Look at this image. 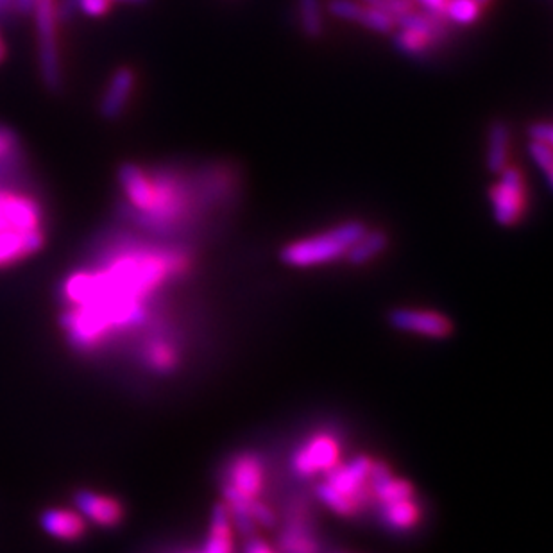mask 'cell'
<instances>
[{
  "label": "cell",
  "mask_w": 553,
  "mask_h": 553,
  "mask_svg": "<svg viewBox=\"0 0 553 553\" xmlns=\"http://www.w3.org/2000/svg\"><path fill=\"white\" fill-rule=\"evenodd\" d=\"M372 464L374 459L369 455H357L350 462H341L317 486L319 501L342 518H355L364 512L372 503Z\"/></svg>",
  "instance_id": "1"
},
{
  "label": "cell",
  "mask_w": 553,
  "mask_h": 553,
  "mask_svg": "<svg viewBox=\"0 0 553 553\" xmlns=\"http://www.w3.org/2000/svg\"><path fill=\"white\" fill-rule=\"evenodd\" d=\"M267 473L260 455L246 451L233 457L224 471V505L232 518L233 527L242 534H252L254 521L251 518L252 501L260 499L265 489Z\"/></svg>",
  "instance_id": "2"
},
{
  "label": "cell",
  "mask_w": 553,
  "mask_h": 553,
  "mask_svg": "<svg viewBox=\"0 0 553 553\" xmlns=\"http://www.w3.org/2000/svg\"><path fill=\"white\" fill-rule=\"evenodd\" d=\"M364 233L366 226L362 222H344L326 233H319L283 247L280 256L283 263L298 269L326 265L339 258H344Z\"/></svg>",
  "instance_id": "3"
},
{
  "label": "cell",
  "mask_w": 553,
  "mask_h": 553,
  "mask_svg": "<svg viewBox=\"0 0 553 553\" xmlns=\"http://www.w3.org/2000/svg\"><path fill=\"white\" fill-rule=\"evenodd\" d=\"M342 462V444L333 431H313L296 448L292 471L300 479L328 475Z\"/></svg>",
  "instance_id": "4"
},
{
  "label": "cell",
  "mask_w": 553,
  "mask_h": 553,
  "mask_svg": "<svg viewBox=\"0 0 553 553\" xmlns=\"http://www.w3.org/2000/svg\"><path fill=\"white\" fill-rule=\"evenodd\" d=\"M44 226L40 201L20 186H0V233L38 232Z\"/></svg>",
  "instance_id": "5"
},
{
  "label": "cell",
  "mask_w": 553,
  "mask_h": 553,
  "mask_svg": "<svg viewBox=\"0 0 553 553\" xmlns=\"http://www.w3.org/2000/svg\"><path fill=\"white\" fill-rule=\"evenodd\" d=\"M33 11L38 29L42 77L54 90L62 83V64L56 40V4L54 0H35Z\"/></svg>",
  "instance_id": "6"
},
{
  "label": "cell",
  "mask_w": 553,
  "mask_h": 553,
  "mask_svg": "<svg viewBox=\"0 0 553 553\" xmlns=\"http://www.w3.org/2000/svg\"><path fill=\"white\" fill-rule=\"evenodd\" d=\"M492 215L499 226L510 228L518 224L527 208V188L519 169L505 167L499 173V182L489 192Z\"/></svg>",
  "instance_id": "7"
},
{
  "label": "cell",
  "mask_w": 553,
  "mask_h": 553,
  "mask_svg": "<svg viewBox=\"0 0 553 553\" xmlns=\"http://www.w3.org/2000/svg\"><path fill=\"white\" fill-rule=\"evenodd\" d=\"M394 330L427 339H446L453 331V322L437 310L427 308H396L389 313Z\"/></svg>",
  "instance_id": "8"
},
{
  "label": "cell",
  "mask_w": 553,
  "mask_h": 553,
  "mask_svg": "<svg viewBox=\"0 0 553 553\" xmlns=\"http://www.w3.org/2000/svg\"><path fill=\"white\" fill-rule=\"evenodd\" d=\"M25 156L20 138L5 125H0V186H22Z\"/></svg>",
  "instance_id": "9"
},
{
  "label": "cell",
  "mask_w": 553,
  "mask_h": 553,
  "mask_svg": "<svg viewBox=\"0 0 553 553\" xmlns=\"http://www.w3.org/2000/svg\"><path fill=\"white\" fill-rule=\"evenodd\" d=\"M378 510L381 525L392 532H410L420 527L423 519V507L418 496L378 505Z\"/></svg>",
  "instance_id": "10"
},
{
  "label": "cell",
  "mask_w": 553,
  "mask_h": 553,
  "mask_svg": "<svg viewBox=\"0 0 553 553\" xmlns=\"http://www.w3.org/2000/svg\"><path fill=\"white\" fill-rule=\"evenodd\" d=\"M280 547L283 553H319V543L310 528L307 510L296 507L280 536Z\"/></svg>",
  "instance_id": "11"
},
{
  "label": "cell",
  "mask_w": 553,
  "mask_h": 553,
  "mask_svg": "<svg viewBox=\"0 0 553 553\" xmlns=\"http://www.w3.org/2000/svg\"><path fill=\"white\" fill-rule=\"evenodd\" d=\"M79 510L101 527H117L123 518L121 501L99 492L81 491L75 496Z\"/></svg>",
  "instance_id": "12"
},
{
  "label": "cell",
  "mask_w": 553,
  "mask_h": 553,
  "mask_svg": "<svg viewBox=\"0 0 553 553\" xmlns=\"http://www.w3.org/2000/svg\"><path fill=\"white\" fill-rule=\"evenodd\" d=\"M45 242L44 230L38 232H2L0 233V267L13 265L29 254L38 252Z\"/></svg>",
  "instance_id": "13"
},
{
  "label": "cell",
  "mask_w": 553,
  "mask_h": 553,
  "mask_svg": "<svg viewBox=\"0 0 553 553\" xmlns=\"http://www.w3.org/2000/svg\"><path fill=\"white\" fill-rule=\"evenodd\" d=\"M134 90V72L127 66L119 68L110 83H108V88L103 95V101H101V114L106 117V119H117L121 117L125 110V104L129 103L131 99V94Z\"/></svg>",
  "instance_id": "14"
},
{
  "label": "cell",
  "mask_w": 553,
  "mask_h": 553,
  "mask_svg": "<svg viewBox=\"0 0 553 553\" xmlns=\"http://www.w3.org/2000/svg\"><path fill=\"white\" fill-rule=\"evenodd\" d=\"M42 527L54 538L63 541H75L84 534L86 523L84 519L74 512L64 509L47 510L42 518Z\"/></svg>",
  "instance_id": "15"
},
{
  "label": "cell",
  "mask_w": 553,
  "mask_h": 553,
  "mask_svg": "<svg viewBox=\"0 0 553 553\" xmlns=\"http://www.w3.org/2000/svg\"><path fill=\"white\" fill-rule=\"evenodd\" d=\"M145 364L158 372H167L180 364L178 348L165 337H153L143 344Z\"/></svg>",
  "instance_id": "16"
},
{
  "label": "cell",
  "mask_w": 553,
  "mask_h": 553,
  "mask_svg": "<svg viewBox=\"0 0 553 553\" xmlns=\"http://www.w3.org/2000/svg\"><path fill=\"white\" fill-rule=\"evenodd\" d=\"M488 169L492 174H499L509 162L510 131L505 123H494L488 136Z\"/></svg>",
  "instance_id": "17"
},
{
  "label": "cell",
  "mask_w": 553,
  "mask_h": 553,
  "mask_svg": "<svg viewBox=\"0 0 553 553\" xmlns=\"http://www.w3.org/2000/svg\"><path fill=\"white\" fill-rule=\"evenodd\" d=\"M389 244V239L383 232H368L351 246L344 256L353 265H366L372 258L381 254Z\"/></svg>",
  "instance_id": "18"
},
{
  "label": "cell",
  "mask_w": 553,
  "mask_h": 553,
  "mask_svg": "<svg viewBox=\"0 0 553 553\" xmlns=\"http://www.w3.org/2000/svg\"><path fill=\"white\" fill-rule=\"evenodd\" d=\"M301 29L308 38H319L322 35V11L319 0H298Z\"/></svg>",
  "instance_id": "19"
},
{
  "label": "cell",
  "mask_w": 553,
  "mask_h": 553,
  "mask_svg": "<svg viewBox=\"0 0 553 553\" xmlns=\"http://www.w3.org/2000/svg\"><path fill=\"white\" fill-rule=\"evenodd\" d=\"M444 16L457 25H471L479 20L480 7L473 0H448Z\"/></svg>",
  "instance_id": "20"
},
{
  "label": "cell",
  "mask_w": 553,
  "mask_h": 553,
  "mask_svg": "<svg viewBox=\"0 0 553 553\" xmlns=\"http://www.w3.org/2000/svg\"><path fill=\"white\" fill-rule=\"evenodd\" d=\"M394 45L398 47V51H401L403 54H409V56H421L425 54L433 42L427 35H421V33H412V31H405L401 29L400 35L394 38Z\"/></svg>",
  "instance_id": "21"
},
{
  "label": "cell",
  "mask_w": 553,
  "mask_h": 553,
  "mask_svg": "<svg viewBox=\"0 0 553 553\" xmlns=\"http://www.w3.org/2000/svg\"><path fill=\"white\" fill-rule=\"evenodd\" d=\"M359 24H362L364 27H368L370 31H374V33L387 35V33H390L396 27V18L392 15L385 13V11H380V9L364 5L362 13L359 16Z\"/></svg>",
  "instance_id": "22"
},
{
  "label": "cell",
  "mask_w": 553,
  "mask_h": 553,
  "mask_svg": "<svg viewBox=\"0 0 553 553\" xmlns=\"http://www.w3.org/2000/svg\"><path fill=\"white\" fill-rule=\"evenodd\" d=\"M528 153L534 160V163L541 169V173L545 174V180L548 188H552L553 183V156L552 145L547 143H539V142H530L528 145Z\"/></svg>",
  "instance_id": "23"
},
{
  "label": "cell",
  "mask_w": 553,
  "mask_h": 553,
  "mask_svg": "<svg viewBox=\"0 0 553 553\" xmlns=\"http://www.w3.org/2000/svg\"><path fill=\"white\" fill-rule=\"evenodd\" d=\"M362 7L364 5L355 2V0H330V4H328V11L333 16L348 20V22H353V20L359 22Z\"/></svg>",
  "instance_id": "24"
},
{
  "label": "cell",
  "mask_w": 553,
  "mask_h": 553,
  "mask_svg": "<svg viewBox=\"0 0 553 553\" xmlns=\"http://www.w3.org/2000/svg\"><path fill=\"white\" fill-rule=\"evenodd\" d=\"M369 7H374V9H380V11H385L389 15H392L394 18L412 11V2L410 0H362Z\"/></svg>",
  "instance_id": "25"
},
{
  "label": "cell",
  "mask_w": 553,
  "mask_h": 553,
  "mask_svg": "<svg viewBox=\"0 0 553 553\" xmlns=\"http://www.w3.org/2000/svg\"><path fill=\"white\" fill-rule=\"evenodd\" d=\"M72 2L86 16H103L112 7V0H72Z\"/></svg>",
  "instance_id": "26"
},
{
  "label": "cell",
  "mask_w": 553,
  "mask_h": 553,
  "mask_svg": "<svg viewBox=\"0 0 553 553\" xmlns=\"http://www.w3.org/2000/svg\"><path fill=\"white\" fill-rule=\"evenodd\" d=\"M528 136L530 142H539V143H553L552 123H534L528 127Z\"/></svg>",
  "instance_id": "27"
},
{
  "label": "cell",
  "mask_w": 553,
  "mask_h": 553,
  "mask_svg": "<svg viewBox=\"0 0 553 553\" xmlns=\"http://www.w3.org/2000/svg\"><path fill=\"white\" fill-rule=\"evenodd\" d=\"M418 2L425 7V13H430V15H444L446 4H448V0H418Z\"/></svg>",
  "instance_id": "28"
},
{
  "label": "cell",
  "mask_w": 553,
  "mask_h": 553,
  "mask_svg": "<svg viewBox=\"0 0 553 553\" xmlns=\"http://www.w3.org/2000/svg\"><path fill=\"white\" fill-rule=\"evenodd\" d=\"M246 553H274V550L262 539H249L246 545Z\"/></svg>",
  "instance_id": "29"
},
{
  "label": "cell",
  "mask_w": 553,
  "mask_h": 553,
  "mask_svg": "<svg viewBox=\"0 0 553 553\" xmlns=\"http://www.w3.org/2000/svg\"><path fill=\"white\" fill-rule=\"evenodd\" d=\"M112 2H125V4H145L147 0H112Z\"/></svg>",
  "instance_id": "30"
},
{
  "label": "cell",
  "mask_w": 553,
  "mask_h": 553,
  "mask_svg": "<svg viewBox=\"0 0 553 553\" xmlns=\"http://www.w3.org/2000/svg\"><path fill=\"white\" fill-rule=\"evenodd\" d=\"M473 2H475V4H477L480 9H482V7H486V5H488L491 0H473Z\"/></svg>",
  "instance_id": "31"
},
{
  "label": "cell",
  "mask_w": 553,
  "mask_h": 553,
  "mask_svg": "<svg viewBox=\"0 0 553 553\" xmlns=\"http://www.w3.org/2000/svg\"><path fill=\"white\" fill-rule=\"evenodd\" d=\"M5 58V45L2 44V40H0V62Z\"/></svg>",
  "instance_id": "32"
}]
</instances>
